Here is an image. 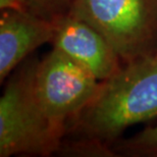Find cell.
I'll list each match as a JSON object with an SVG mask.
<instances>
[{
	"label": "cell",
	"instance_id": "obj_1",
	"mask_svg": "<svg viewBox=\"0 0 157 157\" xmlns=\"http://www.w3.org/2000/svg\"><path fill=\"white\" fill-rule=\"evenodd\" d=\"M157 117V53L124 63L101 85L64 137L113 145L132 125Z\"/></svg>",
	"mask_w": 157,
	"mask_h": 157
},
{
	"label": "cell",
	"instance_id": "obj_2",
	"mask_svg": "<svg viewBox=\"0 0 157 157\" xmlns=\"http://www.w3.org/2000/svg\"><path fill=\"white\" fill-rule=\"evenodd\" d=\"M38 59L27 58L6 82L0 98V157L56 154L63 136L53 127L35 91Z\"/></svg>",
	"mask_w": 157,
	"mask_h": 157
},
{
	"label": "cell",
	"instance_id": "obj_3",
	"mask_svg": "<svg viewBox=\"0 0 157 157\" xmlns=\"http://www.w3.org/2000/svg\"><path fill=\"white\" fill-rule=\"evenodd\" d=\"M70 12L98 31L122 63L157 53V0H74Z\"/></svg>",
	"mask_w": 157,
	"mask_h": 157
},
{
	"label": "cell",
	"instance_id": "obj_4",
	"mask_svg": "<svg viewBox=\"0 0 157 157\" xmlns=\"http://www.w3.org/2000/svg\"><path fill=\"white\" fill-rule=\"evenodd\" d=\"M100 85L101 81L88 68L53 47L36 67L35 91L40 105L63 137L71 122L96 96Z\"/></svg>",
	"mask_w": 157,
	"mask_h": 157
},
{
	"label": "cell",
	"instance_id": "obj_5",
	"mask_svg": "<svg viewBox=\"0 0 157 157\" xmlns=\"http://www.w3.org/2000/svg\"><path fill=\"white\" fill-rule=\"evenodd\" d=\"M53 23V48L88 68L99 81L107 80L124 65L115 50L98 31L70 11Z\"/></svg>",
	"mask_w": 157,
	"mask_h": 157
},
{
	"label": "cell",
	"instance_id": "obj_6",
	"mask_svg": "<svg viewBox=\"0 0 157 157\" xmlns=\"http://www.w3.org/2000/svg\"><path fill=\"white\" fill-rule=\"evenodd\" d=\"M54 23L32 11L2 10L0 15V82L3 83L34 50L51 43Z\"/></svg>",
	"mask_w": 157,
	"mask_h": 157
},
{
	"label": "cell",
	"instance_id": "obj_7",
	"mask_svg": "<svg viewBox=\"0 0 157 157\" xmlns=\"http://www.w3.org/2000/svg\"><path fill=\"white\" fill-rule=\"evenodd\" d=\"M112 147L117 156L157 157V124L127 139H119Z\"/></svg>",
	"mask_w": 157,
	"mask_h": 157
},
{
	"label": "cell",
	"instance_id": "obj_8",
	"mask_svg": "<svg viewBox=\"0 0 157 157\" xmlns=\"http://www.w3.org/2000/svg\"><path fill=\"white\" fill-rule=\"evenodd\" d=\"M67 157H117L113 147L88 138L64 137L56 152Z\"/></svg>",
	"mask_w": 157,
	"mask_h": 157
},
{
	"label": "cell",
	"instance_id": "obj_9",
	"mask_svg": "<svg viewBox=\"0 0 157 157\" xmlns=\"http://www.w3.org/2000/svg\"><path fill=\"white\" fill-rule=\"evenodd\" d=\"M28 2L32 12L54 21L70 11L74 0H28Z\"/></svg>",
	"mask_w": 157,
	"mask_h": 157
},
{
	"label": "cell",
	"instance_id": "obj_10",
	"mask_svg": "<svg viewBox=\"0 0 157 157\" xmlns=\"http://www.w3.org/2000/svg\"><path fill=\"white\" fill-rule=\"evenodd\" d=\"M0 9H1V11H31L28 0H0Z\"/></svg>",
	"mask_w": 157,
	"mask_h": 157
}]
</instances>
